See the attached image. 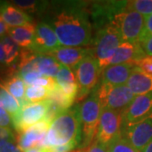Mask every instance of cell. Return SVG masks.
Here are the masks:
<instances>
[{"label": "cell", "instance_id": "1", "mask_svg": "<svg viewBox=\"0 0 152 152\" xmlns=\"http://www.w3.org/2000/svg\"><path fill=\"white\" fill-rule=\"evenodd\" d=\"M83 2H63L50 15L48 24L54 30L60 45L85 47L92 42V26Z\"/></svg>", "mask_w": 152, "mask_h": 152}, {"label": "cell", "instance_id": "2", "mask_svg": "<svg viewBox=\"0 0 152 152\" xmlns=\"http://www.w3.org/2000/svg\"><path fill=\"white\" fill-rule=\"evenodd\" d=\"M82 141L80 106L61 112L55 118L45 136L41 148L64 145Z\"/></svg>", "mask_w": 152, "mask_h": 152}, {"label": "cell", "instance_id": "3", "mask_svg": "<svg viewBox=\"0 0 152 152\" xmlns=\"http://www.w3.org/2000/svg\"><path fill=\"white\" fill-rule=\"evenodd\" d=\"M124 42L119 31L111 24L98 30L91 44L94 48L93 53L102 73L110 65L111 58Z\"/></svg>", "mask_w": 152, "mask_h": 152}, {"label": "cell", "instance_id": "4", "mask_svg": "<svg viewBox=\"0 0 152 152\" xmlns=\"http://www.w3.org/2000/svg\"><path fill=\"white\" fill-rule=\"evenodd\" d=\"M101 114L102 108L100 102L96 93L93 91L90 97L85 100L80 106L82 129L81 146L83 148L89 146L94 141V138H96Z\"/></svg>", "mask_w": 152, "mask_h": 152}, {"label": "cell", "instance_id": "5", "mask_svg": "<svg viewBox=\"0 0 152 152\" xmlns=\"http://www.w3.org/2000/svg\"><path fill=\"white\" fill-rule=\"evenodd\" d=\"M94 91L96 93L102 111H125L136 97L127 85L116 86L100 83Z\"/></svg>", "mask_w": 152, "mask_h": 152}, {"label": "cell", "instance_id": "6", "mask_svg": "<svg viewBox=\"0 0 152 152\" xmlns=\"http://www.w3.org/2000/svg\"><path fill=\"white\" fill-rule=\"evenodd\" d=\"M76 80L79 86L77 100L81 101L96 87L102 72L99 69L98 62L94 53H91L82 60L74 69Z\"/></svg>", "mask_w": 152, "mask_h": 152}, {"label": "cell", "instance_id": "7", "mask_svg": "<svg viewBox=\"0 0 152 152\" xmlns=\"http://www.w3.org/2000/svg\"><path fill=\"white\" fill-rule=\"evenodd\" d=\"M145 20L146 18L141 14L125 9L114 16L111 25L119 31L124 42H139Z\"/></svg>", "mask_w": 152, "mask_h": 152}, {"label": "cell", "instance_id": "8", "mask_svg": "<svg viewBox=\"0 0 152 152\" xmlns=\"http://www.w3.org/2000/svg\"><path fill=\"white\" fill-rule=\"evenodd\" d=\"M124 111L102 110L96 140L107 147L118 136L121 135Z\"/></svg>", "mask_w": 152, "mask_h": 152}, {"label": "cell", "instance_id": "9", "mask_svg": "<svg viewBox=\"0 0 152 152\" xmlns=\"http://www.w3.org/2000/svg\"><path fill=\"white\" fill-rule=\"evenodd\" d=\"M50 100L37 103H28L22 107L20 113L13 118L14 129L22 133L31 126L42 121L48 113Z\"/></svg>", "mask_w": 152, "mask_h": 152}, {"label": "cell", "instance_id": "10", "mask_svg": "<svg viewBox=\"0 0 152 152\" xmlns=\"http://www.w3.org/2000/svg\"><path fill=\"white\" fill-rule=\"evenodd\" d=\"M121 134L136 150L141 152L152 141V114L134 124L123 125Z\"/></svg>", "mask_w": 152, "mask_h": 152}, {"label": "cell", "instance_id": "11", "mask_svg": "<svg viewBox=\"0 0 152 152\" xmlns=\"http://www.w3.org/2000/svg\"><path fill=\"white\" fill-rule=\"evenodd\" d=\"M127 1L95 2L91 10L95 26L98 30L111 24L114 16L126 9Z\"/></svg>", "mask_w": 152, "mask_h": 152}, {"label": "cell", "instance_id": "12", "mask_svg": "<svg viewBox=\"0 0 152 152\" xmlns=\"http://www.w3.org/2000/svg\"><path fill=\"white\" fill-rule=\"evenodd\" d=\"M60 47L57 35L53 27L46 22H40L36 26L34 41L31 47L37 53L48 55Z\"/></svg>", "mask_w": 152, "mask_h": 152}, {"label": "cell", "instance_id": "13", "mask_svg": "<svg viewBox=\"0 0 152 152\" xmlns=\"http://www.w3.org/2000/svg\"><path fill=\"white\" fill-rule=\"evenodd\" d=\"M152 114V92L137 96L124 114L123 125L137 124Z\"/></svg>", "mask_w": 152, "mask_h": 152}, {"label": "cell", "instance_id": "14", "mask_svg": "<svg viewBox=\"0 0 152 152\" xmlns=\"http://www.w3.org/2000/svg\"><path fill=\"white\" fill-rule=\"evenodd\" d=\"M51 124H52L48 121L42 120L26 131L20 133L17 138V143L20 149L24 152L34 147L41 148Z\"/></svg>", "mask_w": 152, "mask_h": 152}, {"label": "cell", "instance_id": "15", "mask_svg": "<svg viewBox=\"0 0 152 152\" xmlns=\"http://www.w3.org/2000/svg\"><path fill=\"white\" fill-rule=\"evenodd\" d=\"M93 50L82 47H64L60 46L48 56L53 57L60 64L74 70L77 65L87 55L91 53Z\"/></svg>", "mask_w": 152, "mask_h": 152}, {"label": "cell", "instance_id": "16", "mask_svg": "<svg viewBox=\"0 0 152 152\" xmlns=\"http://www.w3.org/2000/svg\"><path fill=\"white\" fill-rule=\"evenodd\" d=\"M146 56L141 45L139 42H124L118 48L113 58H111L110 65L129 64L135 66L140 60Z\"/></svg>", "mask_w": 152, "mask_h": 152}, {"label": "cell", "instance_id": "17", "mask_svg": "<svg viewBox=\"0 0 152 152\" xmlns=\"http://www.w3.org/2000/svg\"><path fill=\"white\" fill-rule=\"evenodd\" d=\"M134 67L135 66L129 64L108 66L101 75V83L116 86L127 85Z\"/></svg>", "mask_w": 152, "mask_h": 152}, {"label": "cell", "instance_id": "18", "mask_svg": "<svg viewBox=\"0 0 152 152\" xmlns=\"http://www.w3.org/2000/svg\"><path fill=\"white\" fill-rule=\"evenodd\" d=\"M0 17L9 27L23 26L32 24L31 16L10 2L1 3Z\"/></svg>", "mask_w": 152, "mask_h": 152}, {"label": "cell", "instance_id": "19", "mask_svg": "<svg viewBox=\"0 0 152 152\" xmlns=\"http://www.w3.org/2000/svg\"><path fill=\"white\" fill-rule=\"evenodd\" d=\"M127 86L136 96L151 93L152 75L145 73L138 67H134L127 82Z\"/></svg>", "mask_w": 152, "mask_h": 152}, {"label": "cell", "instance_id": "20", "mask_svg": "<svg viewBox=\"0 0 152 152\" xmlns=\"http://www.w3.org/2000/svg\"><path fill=\"white\" fill-rule=\"evenodd\" d=\"M0 86L15 97L21 104V107L27 105L25 102L26 84L19 74H6L4 77L0 78Z\"/></svg>", "mask_w": 152, "mask_h": 152}, {"label": "cell", "instance_id": "21", "mask_svg": "<svg viewBox=\"0 0 152 152\" xmlns=\"http://www.w3.org/2000/svg\"><path fill=\"white\" fill-rule=\"evenodd\" d=\"M56 81L61 90L69 97L76 100L79 93V86L74 71L65 66H60Z\"/></svg>", "mask_w": 152, "mask_h": 152}, {"label": "cell", "instance_id": "22", "mask_svg": "<svg viewBox=\"0 0 152 152\" xmlns=\"http://www.w3.org/2000/svg\"><path fill=\"white\" fill-rule=\"evenodd\" d=\"M36 26L33 24H29L23 26L9 27L8 36L22 48H31L34 41Z\"/></svg>", "mask_w": 152, "mask_h": 152}, {"label": "cell", "instance_id": "23", "mask_svg": "<svg viewBox=\"0 0 152 152\" xmlns=\"http://www.w3.org/2000/svg\"><path fill=\"white\" fill-rule=\"evenodd\" d=\"M59 63L48 55L39 54L37 59V69L42 75L56 78L60 69Z\"/></svg>", "mask_w": 152, "mask_h": 152}, {"label": "cell", "instance_id": "24", "mask_svg": "<svg viewBox=\"0 0 152 152\" xmlns=\"http://www.w3.org/2000/svg\"><path fill=\"white\" fill-rule=\"evenodd\" d=\"M6 53V65L7 68L18 64V60L20 54V48L17 45L9 36L3 37L1 42Z\"/></svg>", "mask_w": 152, "mask_h": 152}, {"label": "cell", "instance_id": "25", "mask_svg": "<svg viewBox=\"0 0 152 152\" xmlns=\"http://www.w3.org/2000/svg\"><path fill=\"white\" fill-rule=\"evenodd\" d=\"M0 103L5 108V110L10 114L12 118L15 117L20 113L21 109V104L10 93H9L5 89L0 86Z\"/></svg>", "mask_w": 152, "mask_h": 152}, {"label": "cell", "instance_id": "26", "mask_svg": "<svg viewBox=\"0 0 152 152\" xmlns=\"http://www.w3.org/2000/svg\"><path fill=\"white\" fill-rule=\"evenodd\" d=\"M48 100L54 102L63 111L70 108L71 106L74 104L75 101V99L67 96L65 93L61 90V88L58 86V84L56 85V86L53 89H52L50 91Z\"/></svg>", "mask_w": 152, "mask_h": 152}, {"label": "cell", "instance_id": "27", "mask_svg": "<svg viewBox=\"0 0 152 152\" xmlns=\"http://www.w3.org/2000/svg\"><path fill=\"white\" fill-rule=\"evenodd\" d=\"M50 91L43 87L27 86L26 89L25 99L26 102L31 103L42 102L48 100Z\"/></svg>", "mask_w": 152, "mask_h": 152}, {"label": "cell", "instance_id": "28", "mask_svg": "<svg viewBox=\"0 0 152 152\" xmlns=\"http://www.w3.org/2000/svg\"><path fill=\"white\" fill-rule=\"evenodd\" d=\"M127 10H134L147 18L152 15V0L127 1Z\"/></svg>", "mask_w": 152, "mask_h": 152}, {"label": "cell", "instance_id": "29", "mask_svg": "<svg viewBox=\"0 0 152 152\" xmlns=\"http://www.w3.org/2000/svg\"><path fill=\"white\" fill-rule=\"evenodd\" d=\"M108 152H140L121 135L118 136L107 146Z\"/></svg>", "mask_w": 152, "mask_h": 152}, {"label": "cell", "instance_id": "30", "mask_svg": "<svg viewBox=\"0 0 152 152\" xmlns=\"http://www.w3.org/2000/svg\"><path fill=\"white\" fill-rule=\"evenodd\" d=\"M14 5L26 13H33L37 11H42L45 10L48 5V2H38V1H13Z\"/></svg>", "mask_w": 152, "mask_h": 152}, {"label": "cell", "instance_id": "31", "mask_svg": "<svg viewBox=\"0 0 152 152\" xmlns=\"http://www.w3.org/2000/svg\"><path fill=\"white\" fill-rule=\"evenodd\" d=\"M56 85H57V81H56V80H55L54 78H52V77H49V76L42 75L34 82L31 86L43 87V88L48 89V91H51L52 89H53L56 86Z\"/></svg>", "mask_w": 152, "mask_h": 152}, {"label": "cell", "instance_id": "32", "mask_svg": "<svg viewBox=\"0 0 152 152\" xmlns=\"http://www.w3.org/2000/svg\"><path fill=\"white\" fill-rule=\"evenodd\" d=\"M0 127L4 129H10L13 126V118L5 108L0 103Z\"/></svg>", "mask_w": 152, "mask_h": 152}, {"label": "cell", "instance_id": "33", "mask_svg": "<svg viewBox=\"0 0 152 152\" xmlns=\"http://www.w3.org/2000/svg\"><path fill=\"white\" fill-rule=\"evenodd\" d=\"M0 152H23L17 143V139L9 140L0 145Z\"/></svg>", "mask_w": 152, "mask_h": 152}, {"label": "cell", "instance_id": "34", "mask_svg": "<svg viewBox=\"0 0 152 152\" xmlns=\"http://www.w3.org/2000/svg\"><path fill=\"white\" fill-rule=\"evenodd\" d=\"M135 67L140 68L145 73L152 75V56H146L141 60H140Z\"/></svg>", "mask_w": 152, "mask_h": 152}, {"label": "cell", "instance_id": "35", "mask_svg": "<svg viewBox=\"0 0 152 152\" xmlns=\"http://www.w3.org/2000/svg\"><path fill=\"white\" fill-rule=\"evenodd\" d=\"M152 36V15L147 17L145 20V28L144 31L142 32L141 36L139 40V43H141L144 41H145L146 39L151 37Z\"/></svg>", "mask_w": 152, "mask_h": 152}, {"label": "cell", "instance_id": "36", "mask_svg": "<svg viewBox=\"0 0 152 152\" xmlns=\"http://www.w3.org/2000/svg\"><path fill=\"white\" fill-rule=\"evenodd\" d=\"M80 152H108L107 151V148L100 144L99 142L96 140L89 145V146L86 147V148H83L80 149Z\"/></svg>", "mask_w": 152, "mask_h": 152}, {"label": "cell", "instance_id": "37", "mask_svg": "<svg viewBox=\"0 0 152 152\" xmlns=\"http://www.w3.org/2000/svg\"><path fill=\"white\" fill-rule=\"evenodd\" d=\"M78 145L75 143H69L64 145H58V146L48 147V148H43L46 152H70L74 148H75Z\"/></svg>", "mask_w": 152, "mask_h": 152}, {"label": "cell", "instance_id": "38", "mask_svg": "<svg viewBox=\"0 0 152 152\" xmlns=\"http://www.w3.org/2000/svg\"><path fill=\"white\" fill-rule=\"evenodd\" d=\"M15 136L13 134L10 129H4L0 127V145L6 140H15Z\"/></svg>", "mask_w": 152, "mask_h": 152}, {"label": "cell", "instance_id": "39", "mask_svg": "<svg viewBox=\"0 0 152 152\" xmlns=\"http://www.w3.org/2000/svg\"><path fill=\"white\" fill-rule=\"evenodd\" d=\"M140 44L147 56H152V36Z\"/></svg>", "mask_w": 152, "mask_h": 152}, {"label": "cell", "instance_id": "40", "mask_svg": "<svg viewBox=\"0 0 152 152\" xmlns=\"http://www.w3.org/2000/svg\"><path fill=\"white\" fill-rule=\"evenodd\" d=\"M0 66L6 67V53L4 51V48L2 42H0Z\"/></svg>", "mask_w": 152, "mask_h": 152}, {"label": "cell", "instance_id": "41", "mask_svg": "<svg viewBox=\"0 0 152 152\" xmlns=\"http://www.w3.org/2000/svg\"><path fill=\"white\" fill-rule=\"evenodd\" d=\"M8 29H9V26L0 17V37H4L6 33L8 32Z\"/></svg>", "mask_w": 152, "mask_h": 152}, {"label": "cell", "instance_id": "42", "mask_svg": "<svg viewBox=\"0 0 152 152\" xmlns=\"http://www.w3.org/2000/svg\"><path fill=\"white\" fill-rule=\"evenodd\" d=\"M24 152H46L45 151V149L43 148H39V147H34L31 149H29L27 151Z\"/></svg>", "mask_w": 152, "mask_h": 152}, {"label": "cell", "instance_id": "43", "mask_svg": "<svg viewBox=\"0 0 152 152\" xmlns=\"http://www.w3.org/2000/svg\"><path fill=\"white\" fill-rule=\"evenodd\" d=\"M141 152H152V141L150 142L147 145Z\"/></svg>", "mask_w": 152, "mask_h": 152}, {"label": "cell", "instance_id": "44", "mask_svg": "<svg viewBox=\"0 0 152 152\" xmlns=\"http://www.w3.org/2000/svg\"><path fill=\"white\" fill-rule=\"evenodd\" d=\"M2 39H3V37H0V42H2Z\"/></svg>", "mask_w": 152, "mask_h": 152}, {"label": "cell", "instance_id": "45", "mask_svg": "<svg viewBox=\"0 0 152 152\" xmlns=\"http://www.w3.org/2000/svg\"><path fill=\"white\" fill-rule=\"evenodd\" d=\"M76 152H80V151H76Z\"/></svg>", "mask_w": 152, "mask_h": 152}]
</instances>
